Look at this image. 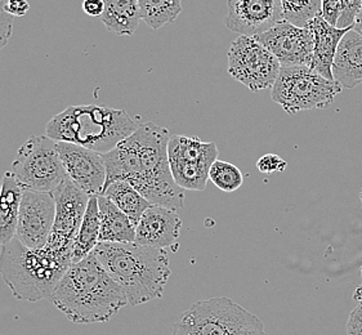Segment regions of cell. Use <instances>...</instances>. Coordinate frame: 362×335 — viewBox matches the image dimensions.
Listing matches in <instances>:
<instances>
[{"instance_id":"26","label":"cell","mask_w":362,"mask_h":335,"mask_svg":"<svg viewBox=\"0 0 362 335\" xmlns=\"http://www.w3.org/2000/svg\"><path fill=\"white\" fill-rule=\"evenodd\" d=\"M209 180L218 189L233 192L243 186L244 175L236 165L218 159L210 167Z\"/></svg>"},{"instance_id":"16","label":"cell","mask_w":362,"mask_h":335,"mask_svg":"<svg viewBox=\"0 0 362 335\" xmlns=\"http://www.w3.org/2000/svg\"><path fill=\"white\" fill-rule=\"evenodd\" d=\"M182 219L177 211L161 205H151L136 226V244L153 248H178Z\"/></svg>"},{"instance_id":"22","label":"cell","mask_w":362,"mask_h":335,"mask_svg":"<svg viewBox=\"0 0 362 335\" xmlns=\"http://www.w3.org/2000/svg\"><path fill=\"white\" fill-rule=\"evenodd\" d=\"M102 195L110 199L120 211H124L136 226L142 214L153 205L131 183L125 181H114L106 184Z\"/></svg>"},{"instance_id":"15","label":"cell","mask_w":362,"mask_h":335,"mask_svg":"<svg viewBox=\"0 0 362 335\" xmlns=\"http://www.w3.org/2000/svg\"><path fill=\"white\" fill-rule=\"evenodd\" d=\"M283 20L281 0H228L225 25L240 35L257 37Z\"/></svg>"},{"instance_id":"10","label":"cell","mask_w":362,"mask_h":335,"mask_svg":"<svg viewBox=\"0 0 362 335\" xmlns=\"http://www.w3.org/2000/svg\"><path fill=\"white\" fill-rule=\"evenodd\" d=\"M281 64L254 37L240 35L228 49V74L252 92L274 87Z\"/></svg>"},{"instance_id":"9","label":"cell","mask_w":362,"mask_h":335,"mask_svg":"<svg viewBox=\"0 0 362 335\" xmlns=\"http://www.w3.org/2000/svg\"><path fill=\"white\" fill-rule=\"evenodd\" d=\"M214 142L197 137L172 136L168 145L170 170L175 183L183 189L203 191L209 181L210 167L218 160Z\"/></svg>"},{"instance_id":"8","label":"cell","mask_w":362,"mask_h":335,"mask_svg":"<svg viewBox=\"0 0 362 335\" xmlns=\"http://www.w3.org/2000/svg\"><path fill=\"white\" fill-rule=\"evenodd\" d=\"M181 321L202 335H268L258 316L227 297L195 302Z\"/></svg>"},{"instance_id":"7","label":"cell","mask_w":362,"mask_h":335,"mask_svg":"<svg viewBox=\"0 0 362 335\" xmlns=\"http://www.w3.org/2000/svg\"><path fill=\"white\" fill-rule=\"evenodd\" d=\"M11 172L23 189L51 192L67 178L57 150V142L48 136H31L22 145Z\"/></svg>"},{"instance_id":"27","label":"cell","mask_w":362,"mask_h":335,"mask_svg":"<svg viewBox=\"0 0 362 335\" xmlns=\"http://www.w3.org/2000/svg\"><path fill=\"white\" fill-rule=\"evenodd\" d=\"M362 9V0H341V16L337 23L338 29H348L355 25L356 17Z\"/></svg>"},{"instance_id":"12","label":"cell","mask_w":362,"mask_h":335,"mask_svg":"<svg viewBox=\"0 0 362 335\" xmlns=\"http://www.w3.org/2000/svg\"><path fill=\"white\" fill-rule=\"evenodd\" d=\"M54 217L53 194L23 189L16 237L28 248H43L51 236Z\"/></svg>"},{"instance_id":"23","label":"cell","mask_w":362,"mask_h":335,"mask_svg":"<svg viewBox=\"0 0 362 335\" xmlns=\"http://www.w3.org/2000/svg\"><path fill=\"white\" fill-rule=\"evenodd\" d=\"M100 228L101 221L98 209V196H90L79 233L74 242L73 263L79 262L90 253H93L97 244L100 242Z\"/></svg>"},{"instance_id":"36","label":"cell","mask_w":362,"mask_h":335,"mask_svg":"<svg viewBox=\"0 0 362 335\" xmlns=\"http://www.w3.org/2000/svg\"><path fill=\"white\" fill-rule=\"evenodd\" d=\"M354 299H355L357 303H362V285H360L355 293H354Z\"/></svg>"},{"instance_id":"18","label":"cell","mask_w":362,"mask_h":335,"mask_svg":"<svg viewBox=\"0 0 362 335\" xmlns=\"http://www.w3.org/2000/svg\"><path fill=\"white\" fill-rule=\"evenodd\" d=\"M334 81L341 88L354 89L362 84V35L354 26L341 37L334 57Z\"/></svg>"},{"instance_id":"14","label":"cell","mask_w":362,"mask_h":335,"mask_svg":"<svg viewBox=\"0 0 362 335\" xmlns=\"http://www.w3.org/2000/svg\"><path fill=\"white\" fill-rule=\"evenodd\" d=\"M57 150L67 177L89 196L102 195L107 178L103 153L69 142H57Z\"/></svg>"},{"instance_id":"31","label":"cell","mask_w":362,"mask_h":335,"mask_svg":"<svg viewBox=\"0 0 362 335\" xmlns=\"http://www.w3.org/2000/svg\"><path fill=\"white\" fill-rule=\"evenodd\" d=\"M347 335H362V303H358L349 314Z\"/></svg>"},{"instance_id":"33","label":"cell","mask_w":362,"mask_h":335,"mask_svg":"<svg viewBox=\"0 0 362 335\" xmlns=\"http://www.w3.org/2000/svg\"><path fill=\"white\" fill-rule=\"evenodd\" d=\"M81 9L86 15L90 16V17H98L103 13L105 4H103V0H83Z\"/></svg>"},{"instance_id":"4","label":"cell","mask_w":362,"mask_h":335,"mask_svg":"<svg viewBox=\"0 0 362 335\" xmlns=\"http://www.w3.org/2000/svg\"><path fill=\"white\" fill-rule=\"evenodd\" d=\"M71 263L73 252L28 248L17 237L0 250V275L18 300L51 298Z\"/></svg>"},{"instance_id":"19","label":"cell","mask_w":362,"mask_h":335,"mask_svg":"<svg viewBox=\"0 0 362 335\" xmlns=\"http://www.w3.org/2000/svg\"><path fill=\"white\" fill-rule=\"evenodd\" d=\"M22 194L23 189L13 173L6 172L0 184V247L16 237Z\"/></svg>"},{"instance_id":"20","label":"cell","mask_w":362,"mask_h":335,"mask_svg":"<svg viewBox=\"0 0 362 335\" xmlns=\"http://www.w3.org/2000/svg\"><path fill=\"white\" fill-rule=\"evenodd\" d=\"M100 209V241L102 242H134L136 225L110 199L98 196Z\"/></svg>"},{"instance_id":"34","label":"cell","mask_w":362,"mask_h":335,"mask_svg":"<svg viewBox=\"0 0 362 335\" xmlns=\"http://www.w3.org/2000/svg\"><path fill=\"white\" fill-rule=\"evenodd\" d=\"M170 335H202L200 333H197L195 329L191 328L187 324L182 322L181 320L178 322H175L173 325V331Z\"/></svg>"},{"instance_id":"35","label":"cell","mask_w":362,"mask_h":335,"mask_svg":"<svg viewBox=\"0 0 362 335\" xmlns=\"http://www.w3.org/2000/svg\"><path fill=\"white\" fill-rule=\"evenodd\" d=\"M354 29L358 33V34H361L362 35V9L360 11V13L357 15L356 17L355 25H354Z\"/></svg>"},{"instance_id":"5","label":"cell","mask_w":362,"mask_h":335,"mask_svg":"<svg viewBox=\"0 0 362 335\" xmlns=\"http://www.w3.org/2000/svg\"><path fill=\"white\" fill-rule=\"evenodd\" d=\"M138 128L125 110L98 105L69 106L52 117L45 134L56 142H69L106 153Z\"/></svg>"},{"instance_id":"38","label":"cell","mask_w":362,"mask_h":335,"mask_svg":"<svg viewBox=\"0 0 362 335\" xmlns=\"http://www.w3.org/2000/svg\"><path fill=\"white\" fill-rule=\"evenodd\" d=\"M1 4H3V0H0V6H1Z\"/></svg>"},{"instance_id":"1","label":"cell","mask_w":362,"mask_h":335,"mask_svg":"<svg viewBox=\"0 0 362 335\" xmlns=\"http://www.w3.org/2000/svg\"><path fill=\"white\" fill-rule=\"evenodd\" d=\"M170 134L167 128L155 123H144L129 137L103 153L106 184L114 181L131 183L151 204L173 211L185 206V189L174 181L168 145Z\"/></svg>"},{"instance_id":"17","label":"cell","mask_w":362,"mask_h":335,"mask_svg":"<svg viewBox=\"0 0 362 335\" xmlns=\"http://www.w3.org/2000/svg\"><path fill=\"white\" fill-rule=\"evenodd\" d=\"M311 30L315 40L313 47V57H312L310 67L320 75H322L329 81H334L333 67L334 57L338 49V45L341 43V37L346 35L348 29H338L329 22L324 20L322 16H316L308 22L305 26Z\"/></svg>"},{"instance_id":"6","label":"cell","mask_w":362,"mask_h":335,"mask_svg":"<svg viewBox=\"0 0 362 335\" xmlns=\"http://www.w3.org/2000/svg\"><path fill=\"white\" fill-rule=\"evenodd\" d=\"M341 90L339 83L326 79L310 66H281L271 100L289 115H296L300 111L332 106Z\"/></svg>"},{"instance_id":"37","label":"cell","mask_w":362,"mask_h":335,"mask_svg":"<svg viewBox=\"0 0 362 335\" xmlns=\"http://www.w3.org/2000/svg\"><path fill=\"white\" fill-rule=\"evenodd\" d=\"M360 200H361V208H362V189H361V192H360Z\"/></svg>"},{"instance_id":"21","label":"cell","mask_w":362,"mask_h":335,"mask_svg":"<svg viewBox=\"0 0 362 335\" xmlns=\"http://www.w3.org/2000/svg\"><path fill=\"white\" fill-rule=\"evenodd\" d=\"M101 21L111 34L131 37L142 21L138 0H103Z\"/></svg>"},{"instance_id":"25","label":"cell","mask_w":362,"mask_h":335,"mask_svg":"<svg viewBox=\"0 0 362 335\" xmlns=\"http://www.w3.org/2000/svg\"><path fill=\"white\" fill-rule=\"evenodd\" d=\"M284 18L293 25L305 28L316 16L321 15V0H281Z\"/></svg>"},{"instance_id":"32","label":"cell","mask_w":362,"mask_h":335,"mask_svg":"<svg viewBox=\"0 0 362 335\" xmlns=\"http://www.w3.org/2000/svg\"><path fill=\"white\" fill-rule=\"evenodd\" d=\"M4 9L8 15L13 17H23L30 11V4L28 0H8L4 4Z\"/></svg>"},{"instance_id":"24","label":"cell","mask_w":362,"mask_h":335,"mask_svg":"<svg viewBox=\"0 0 362 335\" xmlns=\"http://www.w3.org/2000/svg\"><path fill=\"white\" fill-rule=\"evenodd\" d=\"M142 21L153 30L173 23L182 13V0H138Z\"/></svg>"},{"instance_id":"3","label":"cell","mask_w":362,"mask_h":335,"mask_svg":"<svg viewBox=\"0 0 362 335\" xmlns=\"http://www.w3.org/2000/svg\"><path fill=\"white\" fill-rule=\"evenodd\" d=\"M93 253L105 270L122 286L132 306L163 297L172 275L165 249L136 242L100 241Z\"/></svg>"},{"instance_id":"2","label":"cell","mask_w":362,"mask_h":335,"mask_svg":"<svg viewBox=\"0 0 362 335\" xmlns=\"http://www.w3.org/2000/svg\"><path fill=\"white\" fill-rule=\"evenodd\" d=\"M49 299L75 324L107 322L128 305L122 286L95 253L71 263Z\"/></svg>"},{"instance_id":"13","label":"cell","mask_w":362,"mask_h":335,"mask_svg":"<svg viewBox=\"0 0 362 335\" xmlns=\"http://www.w3.org/2000/svg\"><path fill=\"white\" fill-rule=\"evenodd\" d=\"M271 52L281 66H310L313 57V34L286 20L254 37Z\"/></svg>"},{"instance_id":"30","label":"cell","mask_w":362,"mask_h":335,"mask_svg":"<svg viewBox=\"0 0 362 335\" xmlns=\"http://www.w3.org/2000/svg\"><path fill=\"white\" fill-rule=\"evenodd\" d=\"M321 16L326 22L337 28L341 16V0H321Z\"/></svg>"},{"instance_id":"28","label":"cell","mask_w":362,"mask_h":335,"mask_svg":"<svg viewBox=\"0 0 362 335\" xmlns=\"http://www.w3.org/2000/svg\"><path fill=\"white\" fill-rule=\"evenodd\" d=\"M286 161L276 153H266L259 160L257 161V168L261 173L272 175V173H283L286 169Z\"/></svg>"},{"instance_id":"29","label":"cell","mask_w":362,"mask_h":335,"mask_svg":"<svg viewBox=\"0 0 362 335\" xmlns=\"http://www.w3.org/2000/svg\"><path fill=\"white\" fill-rule=\"evenodd\" d=\"M13 34V16L8 15L4 6H0V51L9 43Z\"/></svg>"},{"instance_id":"11","label":"cell","mask_w":362,"mask_h":335,"mask_svg":"<svg viewBox=\"0 0 362 335\" xmlns=\"http://www.w3.org/2000/svg\"><path fill=\"white\" fill-rule=\"evenodd\" d=\"M56 217L45 245L56 250L73 252L90 196L67 177L54 192Z\"/></svg>"}]
</instances>
